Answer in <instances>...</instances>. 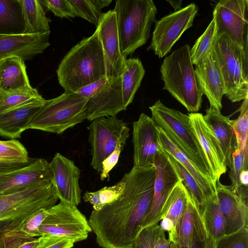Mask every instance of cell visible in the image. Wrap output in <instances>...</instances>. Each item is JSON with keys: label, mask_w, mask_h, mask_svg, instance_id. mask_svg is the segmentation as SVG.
<instances>
[{"label": "cell", "mask_w": 248, "mask_h": 248, "mask_svg": "<svg viewBox=\"0 0 248 248\" xmlns=\"http://www.w3.org/2000/svg\"><path fill=\"white\" fill-rule=\"evenodd\" d=\"M175 248H180L177 245L174 244ZM190 248H204L202 243H195Z\"/></svg>", "instance_id": "db71d44e"}, {"label": "cell", "mask_w": 248, "mask_h": 248, "mask_svg": "<svg viewBox=\"0 0 248 248\" xmlns=\"http://www.w3.org/2000/svg\"><path fill=\"white\" fill-rule=\"evenodd\" d=\"M160 230L158 224L142 229L137 235L132 248H154Z\"/></svg>", "instance_id": "ee69618b"}, {"label": "cell", "mask_w": 248, "mask_h": 248, "mask_svg": "<svg viewBox=\"0 0 248 248\" xmlns=\"http://www.w3.org/2000/svg\"><path fill=\"white\" fill-rule=\"evenodd\" d=\"M108 77H105L94 82L82 87L76 93L82 97L89 99L93 93L107 80Z\"/></svg>", "instance_id": "c3c4849f"}, {"label": "cell", "mask_w": 248, "mask_h": 248, "mask_svg": "<svg viewBox=\"0 0 248 248\" xmlns=\"http://www.w3.org/2000/svg\"><path fill=\"white\" fill-rule=\"evenodd\" d=\"M24 31L20 0H0V34H21Z\"/></svg>", "instance_id": "1f68e13d"}, {"label": "cell", "mask_w": 248, "mask_h": 248, "mask_svg": "<svg viewBox=\"0 0 248 248\" xmlns=\"http://www.w3.org/2000/svg\"><path fill=\"white\" fill-rule=\"evenodd\" d=\"M87 119L90 121L102 117L116 116L126 110L123 101L121 76L109 77L93 93L87 103Z\"/></svg>", "instance_id": "e0dca14e"}, {"label": "cell", "mask_w": 248, "mask_h": 248, "mask_svg": "<svg viewBox=\"0 0 248 248\" xmlns=\"http://www.w3.org/2000/svg\"><path fill=\"white\" fill-rule=\"evenodd\" d=\"M216 189L225 222V234L248 227V192L237 193L231 186L216 181Z\"/></svg>", "instance_id": "2e32d148"}, {"label": "cell", "mask_w": 248, "mask_h": 248, "mask_svg": "<svg viewBox=\"0 0 248 248\" xmlns=\"http://www.w3.org/2000/svg\"><path fill=\"white\" fill-rule=\"evenodd\" d=\"M167 1H168L170 4L171 5V6L174 9L175 11H176L177 10H179L182 8L181 5L182 4V1L181 0H167Z\"/></svg>", "instance_id": "f5cc1de1"}, {"label": "cell", "mask_w": 248, "mask_h": 248, "mask_svg": "<svg viewBox=\"0 0 248 248\" xmlns=\"http://www.w3.org/2000/svg\"><path fill=\"white\" fill-rule=\"evenodd\" d=\"M186 44L166 57L160 67L163 89L167 90L188 112L196 113L202 106L199 88L190 54Z\"/></svg>", "instance_id": "3957f363"}, {"label": "cell", "mask_w": 248, "mask_h": 248, "mask_svg": "<svg viewBox=\"0 0 248 248\" xmlns=\"http://www.w3.org/2000/svg\"><path fill=\"white\" fill-rule=\"evenodd\" d=\"M40 238L0 236V248H36Z\"/></svg>", "instance_id": "bcb514c9"}, {"label": "cell", "mask_w": 248, "mask_h": 248, "mask_svg": "<svg viewBox=\"0 0 248 248\" xmlns=\"http://www.w3.org/2000/svg\"><path fill=\"white\" fill-rule=\"evenodd\" d=\"M171 242L169 238H167L165 231L161 228L159 235L154 248H170Z\"/></svg>", "instance_id": "f907efd6"}, {"label": "cell", "mask_w": 248, "mask_h": 248, "mask_svg": "<svg viewBox=\"0 0 248 248\" xmlns=\"http://www.w3.org/2000/svg\"><path fill=\"white\" fill-rule=\"evenodd\" d=\"M170 248H175L174 244L172 243H171Z\"/></svg>", "instance_id": "11a10c76"}, {"label": "cell", "mask_w": 248, "mask_h": 248, "mask_svg": "<svg viewBox=\"0 0 248 248\" xmlns=\"http://www.w3.org/2000/svg\"><path fill=\"white\" fill-rule=\"evenodd\" d=\"M49 166L53 175L52 184L60 202L77 206L81 202L79 169L72 160L59 153L55 154Z\"/></svg>", "instance_id": "5bb4252c"}, {"label": "cell", "mask_w": 248, "mask_h": 248, "mask_svg": "<svg viewBox=\"0 0 248 248\" xmlns=\"http://www.w3.org/2000/svg\"><path fill=\"white\" fill-rule=\"evenodd\" d=\"M49 163L45 159L36 158L22 168L0 175V195L22 191L43 181H52Z\"/></svg>", "instance_id": "d6986e66"}, {"label": "cell", "mask_w": 248, "mask_h": 248, "mask_svg": "<svg viewBox=\"0 0 248 248\" xmlns=\"http://www.w3.org/2000/svg\"><path fill=\"white\" fill-rule=\"evenodd\" d=\"M24 61L18 57L0 62V91L13 92L31 90Z\"/></svg>", "instance_id": "4316f807"}, {"label": "cell", "mask_w": 248, "mask_h": 248, "mask_svg": "<svg viewBox=\"0 0 248 248\" xmlns=\"http://www.w3.org/2000/svg\"><path fill=\"white\" fill-rule=\"evenodd\" d=\"M194 70L202 94L206 95L210 106L221 110L223 95L222 81L213 47L201 62L195 65Z\"/></svg>", "instance_id": "7402d4cb"}, {"label": "cell", "mask_w": 248, "mask_h": 248, "mask_svg": "<svg viewBox=\"0 0 248 248\" xmlns=\"http://www.w3.org/2000/svg\"><path fill=\"white\" fill-rule=\"evenodd\" d=\"M132 142L134 166L144 167L154 165L155 156L161 149L157 126L151 117L143 113L133 123Z\"/></svg>", "instance_id": "9a60e30c"}, {"label": "cell", "mask_w": 248, "mask_h": 248, "mask_svg": "<svg viewBox=\"0 0 248 248\" xmlns=\"http://www.w3.org/2000/svg\"><path fill=\"white\" fill-rule=\"evenodd\" d=\"M239 185L241 187H248V170H243L239 178Z\"/></svg>", "instance_id": "816d5d0a"}, {"label": "cell", "mask_w": 248, "mask_h": 248, "mask_svg": "<svg viewBox=\"0 0 248 248\" xmlns=\"http://www.w3.org/2000/svg\"><path fill=\"white\" fill-rule=\"evenodd\" d=\"M52 181H43L15 193L0 195V224L47 209L58 200Z\"/></svg>", "instance_id": "ba28073f"}, {"label": "cell", "mask_w": 248, "mask_h": 248, "mask_svg": "<svg viewBox=\"0 0 248 248\" xmlns=\"http://www.w3.org/2000/svg\"><path fill=\"white\" fill-rule=\"evenodd\" d=\"M77 16L98 26L103 13L102 9L108 6L112 0H68Z\"/></svg>", "instance_id": "836d02e7"}, {"label": "cell", "mask_w": 248, "mask_h": 248, "mask_svg": "<svg viewBox=\"0 0 248 248\" xmlns=\"http://www.w3.org/2000/svg\"><path fill=\"white\" fill-rule=\"evenodd\" d=\"M154 164L155 167L156 176L153 197L140 231L146 227L157 224L160 221V212L165 199L172 188L180 180L162 148L156 155Z\"/></svg>", "instance_id": "4fadbf2b"}, {"label": "cell", "mask_w": 248, "mask_h": 248, "mask_svg": "<svg viewBox=\"0 0 248 248\" xmlns=\"http://www.w3.org/2000/svg\"><path fill=\"white\" fill-rule=\"evenodd\" d=\"M88 99L75 93H63L46 100L27 129H34L61 134L87 119Z\"/></svg>", "instance_id": "52a82bcc"}, {"label": "cell", "mask_w": 248, "mask_h": 248, "mask_svg": "<svg viewBox=\"0 0 248 248\" xmlns=\"http://www.w3.org/2000/svg\"><path fill=\"white\" fill-rule=\"evenodd\" d=\"M217 28L214 17L203 32L196 40L190 50L191 61L193 64L201 62L211 51L215 41Z\"/></svg>", "instance_id": "8d00e7d4"}, {"label": "cell", "mask_w": 248, "mask_h": 248, "mask_svg": "<svg viewBox=\"0 0 248 248\" xmlns=\"http://www.w3.org/2000/svg\"><path fill=\"white\" fill-rule=\"evenodd\" d=\"M156 170L154 165L133 166L124 174L122 194L99 211L93 210L89 224L103 248H132L150 209Z\"/></svg>", "instance_id": "6da1fadb"}, {"label": "cell", "mask_w": 248, "mask_h": 248, "mask_svg": "<svg viewBox=\"0 0 248 248\" xmlns=\"http://www.w3.org/2000/svg\"><path fill=\"white\" fill-rule=\"evenodd\" d=\"M205 232L204 248H216L225 235V222L219 207L217 194L207 197L200 206Z\"/></svg>", "instance_id": "484cf974"}, {"label": "cell", "mask_w": 248, "mask_h": 248, "mask_svg": "<svg viewBox=\"0 0 248 248\" xmlns=\"http://www.w3.org/2000/svg\"><path fill=\"white\" fill-rule=\"evenodd\" d=\"M113 10L120 50L126 59L147 42L156 21L157 9L152 0H117Z\"/></svg>", "instance_id": "5b68a950"}, {"label": "cell", "mask_w": 248, "mask_h": 248, "mask_svg": "<svg viewBox=\"0 0 248 248\" xmlns=\"http://www.w3.org/2000/svg\"><path fill=\"white\" fill-rule=\"evenodd\" d=\"M187 200V190L180 180L172 188L167 196L160 212V220L167 218L175 226Z\"/></svg>", "instance_id": "d6a6232c"}, {"label": "cell", "mask_w": 248, "mask_h": 248, "mask_svg": "<svg viewBox=\"0 0 248 248\" xmlns=\"http://www.w3.org/2000/svg\"><path fill=\"white\" fill-rule=\"evenodd\" d=\"M229 168L231 186L237 191L241 187L239 182V175L243 170H248V146L242 150L235 148L232 154Z\"/></svg>", "instance_id": "60d3db41"}, {"label": "cell", "mask_w": 248, "mask_h": 248, "mask_svg": "<svg viewBox=\"0 0 248 248\" xmlns=\"http://www.w3.org/2000/svg\"><path fill=\"white\" fill-rule=\"evenodd\" d=\"M216 248H248V227L230 234H225Z\"/></svg>", "instance_id": "7bdbcfd3"}, {"label": "cell", "mask_w": 248, "mask_h": 248, "mask_svg": "<svg viewBox=\"0 0 248 248\" xmlns=\"http://www.w3.org/2000/svg\"><path fill=\"white\" fill-rule=\"evenodd\" d=\"M157 130L159 141L162 149L171 155L191 174L204 192L206 198L217 194L216 183L206 177L158 126Z\"/></svg>", "instance_id": "83f0119b"}, {"label": "cell", "mask_w": 248, "mask_h": 248, "mask_svg": "<svg viewBox=\"0 0 248 248\" xmlns=\"http://www.w3.org/2000/svg\"><path fill=\"white\" fill-rule=\"evenodd\" d=\"M220 110L210 105L205 109L203 118L218 141L226 165L229 167L232 154L236 148V140L232 128V120L224 116Z\"/></svg>", "instance_id": "d4e9b609"}, {"label": "cell", "mask_w": 248, "mask_h": 248, "mask_svg": "<svg viewBox=\"0 0 248 248\" xmlns=\"http://www.w3.org/2000/svg\"><path fill=\"white\" fill-rule=\"evenodd\" d=\"M50 31L42 33L0 34V62L8 58L18 57L24 62L43 52L49 45Z\"/></svg>", "instance_id": "ffe728a7"}, {"label": "cell", "mask_w": 248, "mask_h": 248, "mask_svg": "<svg viewBox=\"0 0 248 248\" xmlns=\"http://www.w3.org/2000/svg\"><path fill=\"white\" fill-rule=\"evenodd\" d=\"M43 6L61 18L77 16L68 0H40Z\"/></svg>", "instance_id": "f6af8a7d"}, {"label": "cell", "mask_w": 248, "mask_h": 248, "mask_svg": "<svg viewBox=\"0 0 248 248\" xmlns=\"http://www.w3.org/2000/svg\"><path fill=\"white\" fill-rule=\"evenodd\" d=\"M190 123L206 155L212 174L216 181L227 170L224 156L215 135L200 113H188Z\"/></svg>", "instance_id": "603a6c76"}, {"label": "cell", "mask_w": 248, "mask_h": 248, "mask_svg": "<svg viewBox=\"0 0 248 248\" xmlns=\"http://www.w3.org/2000/svg\"><path fill=\"white\" fill-rule=\"evenodd\" d=\"M87 128L92 156L91 165L100 172L102 163L113 152L120 137L129 127L124 120L110 116L93 120Z\"/></svg>", "instance_id": "7c38bea8"}, {"label": "cell", "mask_w": 248, "mask_h": 248, "mask_svg": "<svg viewBox=\"0 0 248 248\" xmlns=\"http://www.w3.org/2000/svg\"><path fill=\"white\" fill-rule=\"evenodd\" d=\"M198 7L191 3L155 22L152 41L147 48L160 58L170 52L174 44L187 29L191 27Z\"/></svg>", "instance_id": "30bf717a"}, {"label": "cell", "mask_w": 248, "mask_h": 248, "mask_svg": "<svg viewBox=\"0 0 248 248\" xmlns=\"http://www.w3.org/2000/svg\"><path fill=\"white\" fill-rule=\"evenodd\" d=\"M36 248H72L75 242L72 239L61 236L42 235Z\"/></svg>", "instance_id": "7dc6e473"}, {"label": "cell", "mask_w": 248, "mask_h": 248, "mask_svg": "<svg viewBox=\"0 0 248 248\" xmlns=\"http://www.w3.org/2000/svg\"><path fill=\"white\" fill-rule=\"evenodd\" d=\"M31 158L27 149L18 140H0V161L27 162Z\"/></svg>", "instance_id": "f35d334b"}, {"label": "cell", "mask_w": 248, "mask_h": 248, "mask_svg": "<svg viewBox=\"0 0 248 248\" xmlns=\"http://www.w3.org/2000/svg\"><path fill=\"white\" fill-rule=\"evenodd\" d=\"M57 74L66 93H75L107 76L103 50L96 30L71 48L59 64Z\"/></svg>", "instance_id": "7a4b0ae2"}, {"label": "cell", "mask_w": 248, "mask_h": 248, "mask_svg": "<svg viewBox=\"0 0 248 248\" xmlns=\"http://www.w3.org/2000/svg\"><path fill=\"white\" fill-rule=\"evenodd\" d=\"M216 36L224 34L248 53V0H221L214 9Z\"/></svg>", "instance_id": "8fae6325"}, {"label": "cell", "mask_w": 248, "mask_h": 248, "mask_svg": "<svg viewBox=\"0 0 248 248\" xmlns=\"http://www.w3.org/2000/svg\"><path fill=\"white\" fill-rule=\"evenodd\" d=\"M125 183L123 178L111 186H105L94 191H86L82 198L85 202H90L93 210L99 211L105 206L116 201L122 194L124 188Z\"/></svg>", "instance_id": "e575fe53"}, {"label": "cell", "mask_w": 248, "mask_h": 248, "mask_svg": "<svg viewBox=\"0 0 248 248\" xmlns=\"http://www.w3.org/2000/svg\"><path fill=\"white\" fill-rule=\"evenodd\" d=\"M213 47L223 94L232 102L248 98V53L224 34L216 37Z\"/></svg>", "instance_id": "8992f818"}, {"label": "cell", "mask_w": 248, "mask_h": 248, "mask_svg": "<svg viewBox=\"0 0 248 248\" xmlns=\"http://www.w3.org/2000/svg\"><path fill=\"white\" fill-rule=\"evenodd\" d=\"M47 215L41 209L24 217L0 224V236L40 237L39 228Z\"/></svg>", "instance_id": "f1b7e54d"}, {"label": "cell", "mask_w": 248, "mask_h": 248, "mask_svg": "<svg viewBox=\"0 0 248 248\" xmlns=\"http://www.w3.org/2000/svg\"><path fill=\"white\" fill-rule=\"evenodd\" d=\"M165 152L168 161L185 187L200 206L204 204L206 197L195 179L171 155L166 151Z\"/></svg>", "instance_id": "d590c367"}, {"label": "cell", "mask_w": 248, "mask_h": 248, "mask_svg": "<svg viewBox=\"0 0 248 248\" xmlns=\"http://www.w3.org/2000/svg\"><path fill=\"white\" fill-rule=\"evenodd\" d=\"M152 118L167 137L208 178L214 179L188 115L165 106L160 100L149 107Z\"/></svg>", "instance_id": "277c9868"}, {"label": "cell", "mask_w": 248, "mask_h": 248, "mask_svg": "<svg viewBox=\"0 0 248 248\" xmlns=\"http://www.w3.org/2000/svg\"><path fill=\"white\" fill-rule=\"evenodd\" d=\"M46 100L43 97L29 99L0 114V136L20 138Z\"/></svg>", "instance_id": "cb8c5ba5"}, {"label": "cell", "mask_w": 248, "mask_h": 248, "mask_svg": "<svg viewBox=\"0 0 248 248\" xmlns=\"http://www.w3.org/2000/svg\"><path fill=\"white\" fill-rule=\"evenodd\" d=\"M238 111L240 114L236 119L232 120V128L236 140V148L242 150L248 146V98L243 100Z\"/></svg>", "instance_id": "ab89813d"}, {"label": "cell", "mask_w": 248, "mask_h": 248, "mask_svg": "<svg viewBox=\"0 0 248 248\" xmlns=\"http://www.w3.org/2000/svg\"><path fill=\"white\" fill-rule=\"evenodd\" d=\"M42 96L35 88L31 90L13 91H0V114L33 98Z\"/></svg>", "instance_id": "74e56055"}, {"label": "cell", "mask_w": 248, "mask_h": 248, "mask_svg": "<svg viewBox=\"0 0 248 248\" xmlns=\"http://www.w3.org/2000/svg\"><path fill=\"white\" fill-rule=\"evenodd\" d=\"M96 31L103 50L107 77H121L125 58L120 48L116 15L114 10L103 13Z\"/></svg>", "instance_id": "ac0fdd59"}, {"label": "cell", "mask_w": 248, "mask_h": 248, "mask_svg": "<svg viewBox=\"0 0 248 248\" xmlns=\"http://www.w3.org/2000/svg\"><path fill=\"white\" fill-rule=\"evenodd\" d=\"M35 159L31 158L30 160L27 162L0 161V175L24 167L32 163Z\"/></svg>", "instance_id": "681fc988"}, {"label": "cell", "mask_w": 248, "mask_h": 248, "mask_svg": "<svg viewBox=\"0 0 248 248\" xmlns=\"http://www.w3.org/2000/svg\"><path fill=\"white\" fill-rule=\"evenodd\" d=\"M47 211L39 228L40 236L66 237L76 243L86 239L92 231L85 216L75 205L60 202Z\"/></svg>", "instance_id": "9c48e42d"}, {"label": "cell", "mask_w": 248, "mask_h": 248, "mask_svg": "<svg viewBox=\"0 0 248 248\" xmlns=\"http://www.w3.org/2000/svg\"><path fill=\"white\" fill-rule=\"evenodd\" d=\"M129 128L124 131L120 137L115 150L102 163V170L100 172V179L102 181L109 176L110 171L117 163L120 154L129 136Z\"/></svg>", "instance_id": "b9f144b4"}, {"label": "cell", "mask_w": 248, "mask_h": 248, "mask_svg": "<svg viewBox=\"0 0 248 248\" xmlns=\"http://www.w3.org/2000/svg\"><path fill=\"white\" fill-rule=\"evenodd\" d=\"M144 74L145 70L140 59H125L121 82L123 101L126 107L133 101Z\"/></svg>", "instance_id": "4dcf8cb0"}, {"label": "cell", "mask_w": 248, "mask_h": 248, "mask_svg": "<svg viewBox=\"0 0 248 248\" xmlns=\"http://www.w3.org/2000/svg\"><path fill=\"white\" fill-rule=\"evenodd\" d=\"M173 244L190 248L195 243H203L205 232L200 206L187 190V200L175 229Z\"/></svg>", "instance_id": "44dd1931"}, {"label": "cell", "mask_w": 248, "mask_h": 248, "mask_svg": "<svg viewBox=\"0 0 248 248\" xmlns=\"http://www.w3.org/2000/svg\"><path fill=\"white\" fill-rule=\"evenodd\" d=\"M25 23L23 34L44 33L50 30L51 20L46 17L40 0H20Z\"/></svg>", "instance_id": "f546056e"}]
</instances>
